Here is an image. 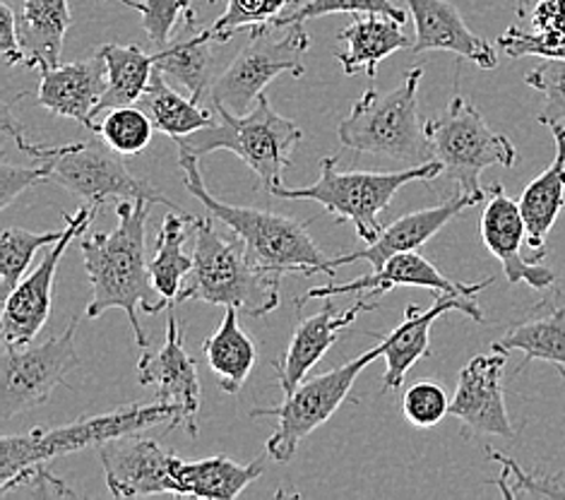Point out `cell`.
Returning a JSON list of instances; mask_svg holds the SVG:
<instances>
[{
    "instance_id": "obj_35",
    "label": "cell",
    "mask_w": 565,
    "mask_h": 500,
    "mask_svg": "<svg viewBox=\"0 0 565 500\" xmlns=\"http://www.w3.org/2000/svg\"><path fill=\"white\" fill-rule=\"evenodd\" d=\"M299 8V0H226V10L210 30L214 42L226 44L238 32L273 30V24L287 12Z\"/></svg>"
},
{
    "instance_id": "obj_38",
    "label": "cell",
    "mask_w": 565,
    "mask_h": 500,
    "mask_svg": "<svg viewBox=\"0 0 565 500\" xmlns=\"http://www.w3.org/2000/svg\"><path fill=\"white\" fill-rule=\"evenodd\" d=\"M120 3L140 12L147 42L154 51L171 44V32L179 22V15H183L185 22H198L193 0H120Z\"/></svg>"
},
{
    "instance_id": "obj_24",
    "label": "cell",
    "mask_w": 565,
    "mask_h": 500,
    "mask_svg": "<svg viewBox=\"0 0 565 500\" xmlns=\"http://www.w3.org/2000/svg\"><path fill=\"white\" fill-rule=\"evenodd\" d=\"M342 51L334 53L347 77L366 71L369 77H379V65L402 49H412L414 39H407L402 22L373 15V12H359L352 15L344 30L338 34Z\"/></svg>"
},
{
    "instance_id": "obj_41",
    "label": "cell",
    "mask_w": 565,
    "mask_h": 500,
    "mask_svg": "<svg viewBox=\"0 0 565 500\" xmlns=\"http://www.w3.org/2000/svg\"><path fill=\"white\" fill-rule=\"evenodd\" d=\"M491 459L501 462L503 475L495 481L505 498H565V486L561 477H542L524 471L513 457L501 453H489Z\"/></svg>"
},
{
    "instance_id": "obj_19",
    "label": "cell",
    "mask_w": 565,
    "mask_h": 500,
    "mask_svg": "<svg viewBox=\"0 0 565 500\" xmlns=\"http://www.w3.org/2000/svg\"><path fill=\"white\" fill-rule=\"evenodd\" d=\"M493 284V277L465 284L446 277L440 269L428 263L424 255L416 251L399 253L395 258H390L381 269H373L371 275L356 277L344 284H328V287H313L308 289L296 306H303L308 299H332L340 294H366V296H383L397 287H416V289H430L436 294H452V296H477L481 289H487Z\"/></svg>"
},
{
    "instance_id": "obj_22",
    "label": "cell",
    "mask_w": 565,
    "mask_h": 500,
    "mask_svg": "<svg viewBox=\"0 0 565 500\" xmlns=\"http://www.w3.org/2000/svg\"><path fill=\"white\" fill-rule=\"evenodd\" d=\"M106 85H109L106 63L97 53L94 58L44 67L34 92V104L56 118L77 120L89 132H97L94 120L99 116Z\"/></svg>"
},
{
    "instance_id": "obj_40",
    "label": "cell",
    "mask_w": 565,
    "mask_h": 500,
    "mask_svg": "<svg viewBox=\"0 0 565 500\" xmlns=\"http://www.w3.org/2000/svg\"><path fill=\"white\" fill-rule=\"evenodd\" d=\"M524 85L544 94V109L536 116L542 126L565 124V58H546L524 75Z\"/></svg>"
},
{
    "instance_id": "obj_12",
    "label": "cell",
    "mask_w": 565,
    "mask_h": 500,
    "mask_svg": "<svg viewBox=\"0 0 565 500\" xmlns=\"http://www.w3.org/2000/svg\"><path fill=\"white\" fill-rule=\"evenodd\" d=\"M75 328L77 320H71V326L61 334L49 337L42 344H6L3 359H0V375H3L0 412H3V422L42 407L51 400L53 390L63 385L68 373L79 366Z\"/></svg>"
},
{
    "instance_id": "obj_2",
    "label": "cell",
    "mask_w": 565,
    "mask_h": 500,
    "mask_svg": "<svg viewBox=\"0 0 565 500\" xmlns=\"http://www.w3.org/2000/svg\"><path fill=\"white\" fill-rule=\"evenodd\" d=\"M159 424L181 428V412L173 404H126L116 412L83 416L68 426L32 428L30 434L0 438V493H10L22 477L34 469H44L56 457L73 455L104 443L142 434Z\"/></svg>"
},
{
    "instance_id": "obj_11",
    "label": "cell",
    "mask_w": 565,
    "mask_h": 500,
    "mask_svg": "<svg viewBox=\"0 0 565 500\" xmlns=\"http://www.w3.org/2000/svg\"><path fill=\"white\" fill-rule=\"evenodd\" d=\"M287 36L273 42L267 30L250 32L248 44L241 49L226 71L214 79L210 89V104L224 106L232 114L250 111L263 97L265 87L281 73L303 77V56L311 49V36L303 30V22L289 24Z\"/></svg>"
},
{
    "instance_id": "obj_9",
    "label": "cell",
    "mask_w": 565,
    "mask_h": 500,
    "mask_svg": "<svg viewBox=\"0 0 565 500\" xmlns=\"http://www.w3.org/2000/svg\"><path fill=\"white\" fill-rule=\"evenodd\" d=\"M424 128L443 173L465 193H487L479 185L481 171L510 169L518 159L515 145L503 132H495L460 94L450 99L446 114L428 120Z\"/></svg>"
},
{
    "instance_id": "obj_30",
    "label": "cell",
    "mask_w": 565,
    "mask_h": 500,
    "mask_svg": "<svg viewBox=\"0 0 565 500\" xmlns=\"http://www.w3.org/2000/svg\"><path fill=\"white\" fill-rule=\"evenodd\" d=\"M191 214L183 210H169L161 224L157 243H154V255L150 260V273L157 291L161 294L169 306L179 304V296L185 287V279L193 269V255H185V241L193 228Z\"/></svg>"
},
{
    "instance_id": "obj_8",
    "label": "cell",
    "mask_w": 565,
    "mask_h": 500,
    "mask_svg": "<svg viewBox=\"0 0 565 500\" xmlns=\"http://www.w3.org/2000/svg\"><path fill=\"white\" fill-rule=\"evenodd\" d=\"M212 109L217 111V120L203 130L179 138V150L198 159L217 150L232 152L258 175L267 191H273L291 167L294 147L303 138L301 128L277 114L265 94L250 111L241 116L224 106H212Z\"/></svg>"
},
{
    "instance_id": "obj_33",
    "label": "cell",
    "mask_w": 565,
    "mask_h": 500,
    "mask_svg": "<svg viewBox=\"0 0 565 500\" xmlns=\"http://www.w3.org/2000/svg\"><path fill=\"white\" fill-rule=\"evenodd\" d=\"M97 53L106 63V79H109L99 102V116L116 106L138 104L154 75V53L142 51L138 44H104Z\"/></svg>"
},
{
    "instance_id": "obj_32",
    "label": "cell",
    "mask_w": 565,
    "mask_h": 500,
    "mask_svg": "<svg viewBox=\"0 0 565 500\" xmlns=\"http://www.w3.org/2000/svg\"><path fill=\"white\" fill-rule=\"evenodd\" d=\"M493 349L522 351L524 361L515 375L527 369L532 361H546L554 363L565 377V306L551 308L548 313H540L520 322V326H513L505 337L493 342Z\"/></svg>"
},
{
    "instance_id": "obj_43",
    "label": "cell",
    "mask_w": 565,
    "mask_h": 500,
    "mask_svg": "<svg viewBox=\"0 0 565 500\" xmlns=\"http://www.w3.org/2000/svg\"><path fill=\"white\" fill-rule=\"evenodd\" d=\"M36 183H46V169L42 164L12 167L3 159V164H0V210H6L12 200H18Z\"/></svg>"
},
{
    "instance_id": "obj_6",
    "label": "cell",
    "mask_w": 565,
    "mask_h": 500,
    "mask_svg": "<svg viewBox=\"0 0 565 500\" xmlns=\"http://www.w3.org/2000/svg\"><path fill=\"white\" fill-rule=\"evenodd\" d=\"M422 77L424 67H412L395 89L363 92L340 124V142L347 150L387 157L407 167L436 159L419 116Z\"/></svg>"
},
{
    "instance_id": "obj_1",
    "label": "cell",
    "mask_w": 565,
    "mask_h": 500,
    "mask_svg": "<svg viewBox=\"0 0 565 500\" xmlns=\"http://www.w3.org/2000/svg\"><path fill=\"white\" fill-rule=\"evenodd\" d=\"M150 205L152 202L147 200L116 202L118 224L114 232H92L79 241L92 284L87 318H99L111 308L126 310L140 349H147V334L138 310L157 313L169 308L154 287L150 263L145 258V224L150 217Z\"/></svg>"
},
{
    "instance_id": "obj_36",
    "label": "cell",
    "mask_w": 565,
    "mask_h": 500,
    "mask_svg": "<svg viewBox=\"0 0 565 500\" xmlns=\"http://www.w3.org/2000/svg\"><path fill=\"white\" fill-rule=\"evenodd\" d=\"M154 124L150 114L142 106H116V109L104 111L102 124H97V132L104 142L124 157H136L145 152L152 142Z\"/></svg>"
},
{
    "instance_id": "obj_21",
    "label": "cell",
    "mask_w": 565,
    "mask_h": 500,
    "mask_svg": "<svg viewBox=\"0 0 565 500\" xmlns=\"http://www.w3.org/2000/svg\"><path fill=\"white\" fill-rule=\"evenodd\" d=\"M450 310H457V313H465L467 318L483 322V313L479 304L475 301V296L436 294L434 306L430 308H419L416 304H409L405 320H402L387 337H381L383 357L387 361L383 387L387 392L399 390L412 366H416V361L430 357V328L436 326L438 318L450 313Z\"/></svg>"
},
{
    "instance_id": "obj_34",
    "label": "cell",
    "mask_w": 565,
    "mask_h": 500,
    "mask_svg": "<svg viewBox=\"0 0 565 500\" xmlns=\"http://www.w3.org/2000/svg\"><path fill=\"white\" fill-rule=\"evenodd\" d=\"M142 109L150 114L152 124L159 132L169 135L171 140L185 138V135L203 130L217 120V111L203 109L191 97H181L177 89H171L167 83V75L154 67V75L147 85L142 99L138 102Z\"/></svg>"
},
{
    "instance_id": "obj_44",
    "label": "cell",
    "mask_w": 565,
    "mask_h": 500,
    "mask_svg": "<svg viewBox=\"0 0 565 500\" xmlns=\"http://www.w3.org/2000/svg\"><path fill=\"white\" fill-rule=\"evenodd\" d=\"M0 51L10 65H24L26 61L18 32V12L8 0H0Z\"/></svg>"
},
{
    "instance_id": "obj_28",
    "label": "cell",
    "mask_w": 565,
    "mask_h": 500,
    "mask_svg": "<svg viewBox=\"0 0 565 500\" xmlns=\"http://www.w3.org/2000/svg\"><path fill=\"white\" fill-rule=\"evenodd\" d=\"M198 22H185V30L177 42H171L167 49L154 51V65L167 77L177 79L185 87L188 97L193 102H203L210 97L212 89V42L214 34L207 30H195Z\"/></svg>"
},
{
    "instance_id": "obj_14",
    "label": "cell",
    "mask_w": 565,
    "mask_h": 500,
    "mask_svg": "<svg viewBox=\"0 0 565 500\" xmlns=\"http://www.w3.org/2000/svg\"><path fill=\"white\" fill-rule=\"evenodd\" d=\"M505 363L508 351L493 349L491 354L475 357L460 371L450 400V416L465 426L467 436L515 438V428L505 409Z\"/></svg>"
},
{
    "instance_id": "obj_37",
    "label": "cell",
    "mask_w": 565,
    "mask_h": 500,
    "mask_svg": "<svg viewBox=\"0 0 565 500\" xmlns=\"http://www.w3.org/2000/svg\"><path fill=\"white\" fill-rule=\"evenodd\" d=\"M65 226L61 232H44L34 234L26 228H6L0 234V284H3V294L8 296L20 284V277L30 267L34 253L53 246L61 241Z\"/></svg>"
},
{
    "instance_id": "obj_45",
    "label": "cell",
    "mask_w": 565,
    "mask_h": 500,
    "mask_svg": "<svg viewBox=\"0 0 565 500\" xmlns=\"http://www.w3.org/2000/svg\"><path fill=\"white\" fill-rule=\"evenodd\" d=\"M540 3V0H515V12H518V20H527L532 8Z\"/></svg>"
},
{
    "instance_id": "obj_27",
    "label": "cell",
    "mask_w": 565,
    "mask_h": 500,
    "mask_svg": "<svg viewBox=\"0 0 565 500\" xmlns=\"http://www.w3.org/2000/svg\"><path fill=\"white\" fill-rule=\"evenodd\" d=\"M73 26L68 0H22L18 12V32L24 49L26 67L61 65L65 34Z\"/></svg>"
},
{
    "instance_id": "obj_16",
    "label": "cell",
    "mask_w": 565,
    "mask_h": 500,
    "mask_svg": "<svg viewBox=\"0 0 565 500\" xmlns=\"http://www.w3.org/2000/svg\"><path fill=\"white\" fill-rule=\"evenodd\" d=\"M138 381L145 387H154L157 402L173 404L181 412V428L198 436L200 412V375L198 363L191 359L183 344L179 318L169 306L167 313V340L157 351L142 349L138 361Z\"/></svg>"
},
{
    "instance_id": "obj_39",
    "label": "cell",
    "mask_w": 565,
    "mask_h": 500,
    "mask_svg": "<svg viewBox=\"0 0 565 500\" xmlns=\"http://www.w3.org/2000/svg\"><path fill=\"white\" fill-rule=\"evenodd\" d=\"M334 12H347V15H359V12H373V15H385L397 22H407V12L397 8L393 0H308V3L299 6L296 10L287 12L285 18H279L275 26H289L299 24L306 20H316L322 15H334Z\"/></svg>"
},
{
    "instance_id": "obj_31",
    "label": "cell",
    "mask_w": 565,
    "mask_h": 500,
    "mask_svg": "<svg viewBox=\"0 0 565 500\" xmlns=\"http://www.w3.org/2000/svg\"><path fill=\"white\" fill-rule=\"evenodd\" d=\"M498 46L510 58H565V0H540L530 12V30L508 26Z\"/></svg>"
},
{
    "instance_id": "obj_18",
    "label": "cell",
    "mask_w": 565,
    "mask_h": 500,
    "mask_svg": "<svg viewBox=\"0 0 565 500\" xmlns=\"http://www.w3.org/2000/svg\"><path fill=\"white\" fill-rule=\"evenodd\" d=\"M487 198H489V191L487 193L457 191L452 198L440 202V205H436V208L416 210L412 214H405V217H399L390 226H385L379 238L366 243V248L347 253V255H338V258L328 260L326 267H322V273L334 277L338 275V267L352 265L356 260H366V263H371L373 269H381L390 258H395V255H399V253L424 248L443 226H448L457 217V214H462L465 210L479 205V202Z\"/></svg>"
},
{
    "instance_id": "obj_13",
    "label": "cell",
    "mask_w": 565,
    "mask_h": 500,
    "mask_svg": "<svg viewBox=\"0 0 565 500\" xmlns=\"http://www.w3.org/2000/svg\"><path fill=\"white\" fill-rule=\"evenodd\" d=\"M99 210L85 205L75 214L63 212L65 232L61 241L49 246V253L34 267V273L22 279L15 289L6 296L3 308V342L10 347H24L36 340V334L46 328L53 304V277L58 273V265L63 260L65 251L71 243L83 234L89 232L94 214Z\"/></svg>"
},
{
    "instance_id": "obj_3",
    "label": "cell",
    "mask_w": 565,
    "mask_h": 500,
    "mask_svg": "<svg viewBox=\"0 0 565 500\" xmlns=\"http://www.w3.org/2000/svg\"><path fill=\"white\" fill-rule=\"evenodd\" d=\"M3 128L12 132V138H15L18 147L26 157L46 169V183L61 185L68 193L83 198L85 205L102 210L106 202L147 200L152 205L157 202V205H164L169 210H181L159 188L132 173L126 167L124 155L111 150L99 132H94L92 140L77 145H34L24 138L22 128L12 120L8 109L3 116Z\"/></svg>"
},
{
    "instance_id": "obj_7",
    "label": "cell",
    "mask_w": 565,
    "mask_h": 500,
    "mask_svg": "<svg viewBox=\"0 0 565 500\" xmlns=\"http://www.w3.org/2000/svg\"><path fill=\"white\" fill-rule=\"evenodd\" d=\"M443 175V164L430 159L419 167L402 171H338V157L320 159L318 181L306 188L275 185L270 195L281 200H311L326 208L334 220L349 222L361 241L381 236V212L399 193V188L414 181H434Z\"/></svg>"
},
{
    "instance_id": "obj_46",
    "label": "cell",
    "mask_w": 565,
    "mask_h": 500,
    "mask_svg": "<svg viewBox=\"0 0 565 500\" xmlns=\"http://www.w3.org/2000/svg\"><path fill=\"white\" fill-rule=\"evenodd\" d=\"M207 3H212V6H214V3H217V0H207Z\"/></svg>"
},
{
    "instance_id": "obj_20",
    "label": "cell",
    "mask_w": 565,
    "mask_h": 500,
    "mask_svg": "<svg viewBox=\"0 0 565 500\" xmlns=\"http://www.w3.org/2000/svg\"><path fill=\"white\" fill-rule=\"evenodd\" d=\"M379 308L381 296L371 299V296L363 294L361 299H356L344 310H338L332 304H328L320 313L299 320V326L294 328L289 347L285 351V359L275 363V373L281 392L289 395V392L299 387L303 377H308V373L318 366V361L328 354L330 347L340 340V334L347 328H352L361 313Z\"/></svg>"
},
{
    "instance_id": "obj_23",
    "label": "cell",
    "mask_w": 565,
    "mask_h": 500,
    "mask_svg": "<svg viewBox=\"0 0 565 500\" xmlns=\"http://www.w3.org/2000/svg\"><path fill=\"white\" fill-rule=\"evenodd\" d=\"M414 20L416 34L412 53L426 51H450L462 61H472L483 71H493L498 65L495 49L469 30L450 0H402Z\"/></svg>"
},
{
    "instance_id": "obj_15",
    "label": "cell",
    "mask_w": 565,
    "mask_h": 500,
    "mask_svg": "<svg viewBox=\"0 0 565 500\" xmlns=\"http://www.w3.org/2000/svg\"><path fill=\"white\" fill-rule=\"evenodd\" d=\"M106 486L116 498H145L159 493L177 496V455L154 438L130 434L99 445Z\"/></svg>"
},
{
    "instance_id": "obj_29",
    "label": "cell",
    "mask_w": 565,
    "mask_h": 500,
    "mask_svg": "<svg viewBox=\"0 0 565 500\" xmlns=\"http://www.w3.org/2000/svg\"><path fill=\"white\" fill-rule=\"evenodd\" d=\"M238 313L241 310L236 308H226L217 332L203 342L210 371L217 375L220 387L226 395H236L246 385L255 361H258V347L238 326Z\"/></svg>"
},
{
    "instance_id": "obj_25",
    "label": "cell",
    "mask_w": 565,
    "mask_h": 500,
    "mask_svg": "<svg viewBox=\"0 0 565 500\" xmlns=\"http://www.w3.org/2000/svg\"><path fill=\"white\" fill-rule=\"evenodd\" d=\"M548 128L554 132L556 157L520 195V210L527 224V246L532 248V260L540 263L546 258V236L565 208V126L554 124Z\"/></svg>"
},
{
    "instance_id": "obj_42",
    "label": "cell",
    "mask_w": 565,
    "mask_h": 500,
    "mask_svg": "<svg viewBox=\"0 0 565 500\" xmlns=\"http://www.w3.org/2000/svg\"><path fill=\"white\" fill-rule=\"evenodd\" d=\"M402 414L416 428H434L443 422V416L450 414V400L438 383L416 381L405 390L402 397Z\"/></svg>"
},
{
    "instance_id": "obj_5",
    "label": "cell",
    "mask_w": 565,
    "mask_h": 500,
    "mask_svg": "<svg viewBox=\"0 0 565 500\" xmlns=\"http://www.w3.org/2000/svg\"><path fill=\"white\" fill-rule=\"evenodd\" d=\"M179 164L185 175V188L200 205L207 210L210 217L220 220L232 228V234L241 238L248 258L270 273H301L316 275L322 273L328 258L316 246V241L308 234V224L296 222L291 217H279L273 212L226 205L214 198L200 173L198 157L179 150Z\"/></svg>"
},
{
    "instance_id": "obj_10",
    "label": "cell",
    "mask_w": 565,
    "mask_h": 500,
    "mask_svg": "<svg viewBox=\"0 0 565 500\" xmlns=\"http://www.w3.org/2000/svg\"><path fill=\"white\" fill-rule=\"evenodd\" d=\"M383 357V342L369 351H363L354 361H347L344 366H338L326 373H318L313 377H303L294 392L285 395V402L279 407H258L253 409L250 416H275L277 430L267 438L265 455L273 457L275 462H289L299 445L313 434L316 428L328 424L332 414L338 412L342 404L349 400L356 377L363 369Z\"/></svg>"
},
{
    "instance_id": "obj_26",
    "label": "cell",
    "mask_w": 565,
    "mask_h": 500,
    "mask_svg": "<svg viewBox=\"0 0 565 500\" xmlns=\"http://www.w3.org/2000/svg\"><path fill=\"white\" fill-rule=\"evenodd\" d=\"M265 457L253 459L250 465H238L224 455L205 459H177L173 481L177 496H191L200 500H232L246 491L255 479L263 477Z\"/></svg>"
},
{
    "instance_id": "obj_17",
    "label": "cell",
    "mask_w": 565,
    "mask_h": 500,
    "mask_svg": "<svg viewBox=\"0 0 565 500\" xmlns=\"http://www.w3.org/2000/svg\"><path fill=\"white\" fill-rule=\"evenodd\" d=\"M479 234L483 246L501 263L508 284H527V287L544 291L556 284V273L546 265L522 255V243L527 241V224H524L520 200H513L501 183L489 188V202L481 212Z\"/></svg>"
},
{
    "instance_id": "obj_4",
    "label": "cell",
    "mask_w": 565,
    "mask_h": 500,
    "mask_svg": "<svg viewBox=\"0 0 565 500\" xmlns=\"http://www.w3.org/2000/svg\"><path fill=\"white\" fill-rule=\"evenodd\" d=\"M212 220H193V269L179 304L205 301L236 308L250 318L270 316L281 301V275L255 265L241 238L222 236Z\"/></svg>"
}]
</instances>
